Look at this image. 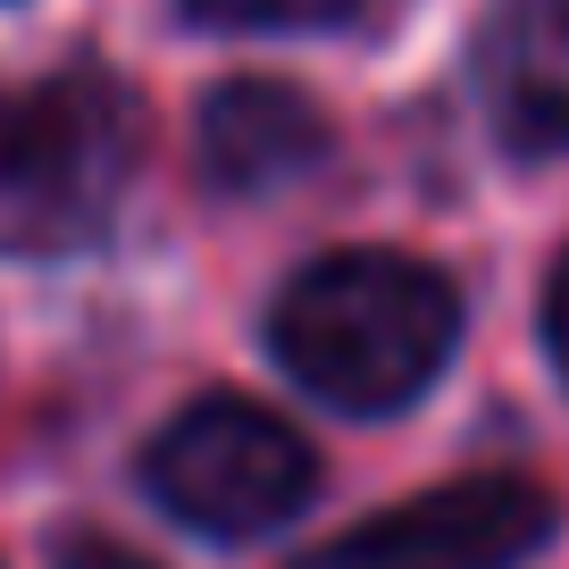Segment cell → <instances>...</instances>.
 <instances>
[{
    "label": "cell",
    "mask_w": 569,
    "mask_h": 569,
    "mask_svg": "<svg viewBox=\"0 0 569 569\" xmlns=\"http://www.w3.org/2000/svg\"><path fill=\"white\" fill-rule=\"evenodd\" d=\"M461 336V293L410 251H327L277 293L268 343L319 402L377 419L436 386Z\"/></svg>",
    "instance_id": "6da1fadb"
},
{
    "label": "cell",
    "mask_w": 569,
    "mask_h": 569,
    "mask_svg": "<svg viewBox=\"0 0 569 569\" xmlns=\"http://www.w3.org/2000/svg\"><path fill=\"white\" fill-rule=\"evenodd\" d=\"M134 109L92 76L0 84V251H76L118 218Z\"/></svg>",
    "instance_id": "7a4b0ae2"
},
{
    "label": "cell",
    "mask_w": 569,
    "mask_h": 569,
    "mask_svg": "<svg viewBox=\"0 0 569 569\" xmlns=\"http://www.w3.org/2000/svg\"><path fill=\"white\" fill-rule=\"evenodd\" d=\"M142 478H151L160 511H177L184 528H201V536H227V545L284 528V519L319 495L310 445L277 419V410L243 402V393L193 402L160 445H151Z\"/></svg>",
    "instance_id": "3957f363"
},
{
    "label": "cell",
    "mask_w": 569,
    "mask_h": 569,
    "mask_svg": "<svg viewBox=\"0 0 569 569\" xmlns=\"http://www.w3.org/2000/svg\"><path fill=\"white\" fill-rule=\"evenodd\" d=\"M552 502L528 478H452L393 511L310 545L293 569H511L545 545Z\"/></svg>",
    "instance_id": "277c9868"
},
{
    "label": "cell",
    "mask_w": 569,
    "mask_h": 569,
    "mask_svg": "<svg viewBox=\"0 0 569 569\" xmlns=\"http://www.w3.org/2000/svg\"><path fill=\"white\" fill-rule=\"evenodd\" d=\"M327 160V118L277 76H234L201 101V168L227 193H277Z\"/></svg>",
    "instance_id": "5b68a950"
},
{
    "label": "cell",
    "mask_w": 569,
    "mask_h": 569,
    "mask_svg": "<svg viewBox=\"0 0 569 569\" xmlns=\"http://www.w3.org/2000/svg\"><path fill=\"white\" fill-rule=\"evenodd\" d=\"M201 26H251V34H302V26H336L360 0H184Z\"/></svg>",
    "instance_id": "8992f818"
},
{
    "label": "cell",
    "mask_w": 569,
    "mask_h": 569,
    "mask_svg": "<svg viewBox=\"0 0 569 569\" xmlns=\"http://www.w3.org/2000/svg\"><path fill=\"white\" fill-rule=\"evenodd\" d=\"M545 343H552V360H561V377H569V251H561V268H552V284H545Z\"/></svg>",
    "instance_id": "52a82bcc"
},
{
    "label": "cell",
    "mask_w": 569,
    "mask_h": 569,
    "mask_svg": "<svg viewBox=\"0 0 569 569\" xmlns=\"http://www.w3.org/2000/svg\"><path fill=\"white\" fill-rule=\"evenodd\" d=\"M59 569H151L142 552H126V545H68V561Z\"/></svg>",
    "instance_id": "ba28073f"
},
{
    "label": "cell",
    "mask_w": 569,
    "mask_h": 569,
    "mask_svg": "<svg viewBox=\"0 0 569 569\" xmlns=\"http://www.w3.org/2000/svg\"><path fill=\"white\" fill-rule=\"evenodd\" d=\"M545 9H552V26H569V0H545Z\"/></svg>",
    "instance_id": "9c48e42d"
}]
</instances>
